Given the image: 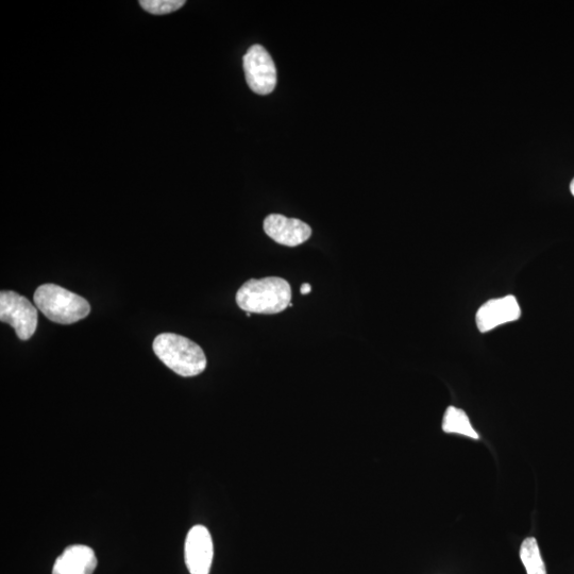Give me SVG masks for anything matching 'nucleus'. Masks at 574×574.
Wrapping results in <instances>:
<instances>
[{"label":"nucleus","instance_id":"nucleus-10","mask_svg":"<svg viewBox=\"0 0 574 574\" xmlns=\"http://www.w3.org/2000/svg\"><path fill=\"white\" fill-rule=\"evenodd\" d=\"M443 430L446 433L461 434L479 440V434L472 428L467 414L458 408L447 409L443 420Z\"/></svg>","mask_w":574,"mask_h":574},{"label":"nucleus","instance_id":"nucleus-5","mask_svg":"<svg viewBox=\"0 0 574 574\" xmlns=\"http://www.w3.org/2000/svg\"><path fill=\"white\" fill-rule=\"evenodd\" d=\"M244 71L249 88L268 95L277 86V69L272 57L261 45H253L244 57Z\"/></svg>","mask_w":574,"mask_h":574},{"label":"nucleus","instance_id":"nucleus-12","mask_svg":"<svg viewBox=\"0 0 574 574\" xmlns=\"http://www.w3.org/2000/svg\"><path fill=\"white\" fill-rule=\"evenodd\" d=\"M140 5L150 14L164 15L181 9L185 2L184 0H142Z\"/></svg>","mask_w":574,"mask_h":574},{"label":"nucleus","instance_id":"nucleus-11","mask_svg":"<svg viewBox=\"0 0 574 574\" xmlns=\"http://www.w3.org/2000/svg\"><path fill=\"white\" fill-rule=\"evenodd\" d=\"M520 560L528 574H547L536 538L529 537L523 540L520 547Z\"/></svg>","mask_w":574,"mask_h":574},{"label":"nucleus","instance_id":"nucleus-9","mask_svg":"<svg viewBox=\"0 0 574 574\" xmlns=\"http://www.w3.org/2000/svg\"><path fill=\"white\" fill-rule=\"evenodd\" d=\"M97 565V557L92 548L72 545L56 560L53 574H93Z\"/></svg>","mask_w":574,"mask_h":574},{"label":"nucleus","instance_id":"nucleus-15","mask_svg":"<svg viewBox=\"0 0 574 574\" xmlns=\"http://www.w3.org/2000/svg\"><path fill=\"white\" fill-rule=\"evenodd\" d=\"M246 315L249 317V316H251V313H246Z\"/></svg>","mask_w":574,"mask_h":574},{"label":"nucleus","instance_id":"nucleus-7","mask_svg":"<svg viewBox=\"0 0 574 574\" xmlns=\"http://www.w3.org/2000/svg\"><path fill=\"white\" fill-rule=\"evenodd\" d=\"M264 231L276 243L296 247L306 243L312 235L311 227L297 218L272 214L265 218Z\"/></svg>","mask_w":574,"mask_h":574},{"label":"nucleus","instance_id":"nucleus-14","mask_svg":"<svg viewBox=\"0 0 574 574\" xmlns=\"http://www.w3.org/2000/svg\"><path fill=\"white\" fill-rule=\"evenodd\" d=\"M570 191H571V194L574 196V179L572 180V182L570 184Z\"/></svg>","mask_w":574,"mask_h":574},{"label":"nucleus","instance_id":"nucleus-13","mask_svg":"<svg viewBox=\"0 0 574 574\" xmlns=\"http://www.w3.org/2000/svg\"><path fill=\"white\" fill-rule=\"evenodd\" d=\"M311 292H312V286L309 283L302 284L301 289H300V293L302 295H308Z\"/></svg>","mask_w":574,"mask_h":574},{"label":"nucleus","instance_id":"nucleus-6","mask_svg":"<svg viewBox=\"0 0 574 574\" xmlns=\"http://www.w3.org/2000/svg\"><path fill=\"white\" fill-rule=\"evenodd\" d=\"M214 547L210 531L204 526L193 527L185 539V564L191 574H209Z\"/></svg>","mask_w":574,"mask_h":574},{"label":"nucleus","instance_id":"nucleus-1","mask_svg":"<svg viewBox=\"0 0 574 574\" xmlns=\"http://www.w3.org/2000/svg\"><path fill=\"white\" fill-rule=\"evenodd\" d=\"M292 289L289 282L279 277L251 279L236 294V303L246 313L278 314L289 308Z\"/></svg>","mask_w":574,"mask_h":574},{"label":"nucleus","instance_id":"nucleus-4","mask_svg":"<svg viewBox=\"0 0 574 574\" xmlns=\"http://www.w3.org/2000/svg\"><path fill=\"white\" fill-rule=\"evenodd\" d=\"M0 320L9 324L21 341H28L38 327V311L24 296L12 291L0 293Z\"/></svg>","mask_w":574,"mask_h":574},{"label":"nucleus","instance_id":"nucleus-8","mask_svg":"<svg viewBox=\"0 0 574 574\" xmlns=\"http://www.w3.org/2000/svg\"><path fill=\"white\" fill-rule=\"evenodd\" d=\"M520 316L521 309L517 299L509 295L484 303L477 313L476 320L480 332L487 333L499 326L516 322Z\"/></svg>","mask_w":574,"mask_h":574},{"label":"nucleus","instance_id":"nucleus-2","mask_svg":"<svg viewBox=\"0 0 574 574\" xmlns=\"http://www.w3.org/2000/svg\"><path fill=\"white\" fill-rule=\"evenodd\" d=\"M156 356L181 377L190 378L204 373L207 358L196 343L174 333H163L154 342Z\"/></svg>","mask_w":574,"mask_h":574},{"label":"nucleus","instance_id":"nucleus-3","mask_svg":"<svg viewBox=\"0 0 574 574\" xmlns=\"http://www.w3.org/2000/svg\"><path fill=\"white\" fill-rule=\"evenodd\" d=\"M33 301L49 320L61 325L75 324L91 312L86 299L56 284L39 286Z\"/></svg>","mask_w":574,"mask_h":574}]
</instances>
